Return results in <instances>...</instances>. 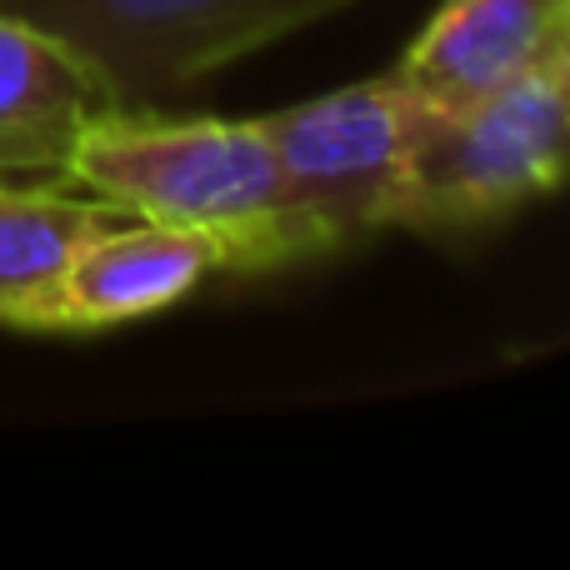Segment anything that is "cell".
<instances>
[{
  "label": "cell",
  "mask_w": 570,
  "mask_h": 570,
  "mask_svg": "<svg viewBox=\"0 0 570 570\" xmlns=\"http://www.w3.org/2000/svg\"><path fill=\"white\" fill-rule=\"evenodd\" d=\"M66 186L126 220L210 230L230 246L236 271L291 261L281 170L261 120L106 110L70 146Z\"/></svg>",
  "instance_id": "obj_1"
},
{
  "label": "cell",
  "mask_w": 570,
  "mask_h": 570,
  "mask_svg": "<svg viewBox=\"0 0 570 570\" xmlns=\"http://www.w3.org/2000/svg\"><path fill=\"white\" fill-rule=\"evenodd\" d=\"M435 116L441 110L395 70L261 116L281 170L291 261L325 256L395 226L405 170Z\"/></svg>",
  "instance_id": "obj_2"
},
{
  "label": "cell",
  "mask_w": 570,
  "mask_h": 570,
  "mask_svg": "<svg viewBox=\"0 0 570 570\" xmlns=\"http://www.w3.org/2000/svg\"><path fill=\"white\" fill-rule=\"evenodd\" d=\"M351 0H0L96 76L106 110H166L206 76Z\"/></svg>",
  "instance_id": "obj_3"
},
{
  "label": "cell",
  "mask_w": 570,
  "mask_h": 570,
  "mask_svg": "<svg viewBox=\"0 0 570 570\" xmlns=\"http://www.w3.org/2000/svg\"><path fill=\"white\" fill-rule=\"evenodd\" d=\"M570 176V96L556 66L441 110L405 170L395 226L465 230L511 216Z\"/></svg>",
  "instance_id": "obj_4"
},
{
  "label": "cell",
  "mask_w": 570,
  "mask_h": 570,
  "mask_svg": "<svg viewBox=\"0 0 570 570\" xmlns=\"http://www.w3.org/2000/svg\"><path fill=\"white\" fill-rule=\"evenodd\" d=\"M220 271H236V256L210 230L116 220L70 256L66 276L40 311L36 335H86L146 321L186 301Z\"/></svg>",
  "instance_id": "obj_5"
},
{
  "label": "cell",
  "mask_w": 570,
  "mask_h": 570,
  "mask_svg": "<svg viewBox=\"0 0 570 570\" xmlns=\"http://www.w3.org/2000/svg\"><path fill=\"white\" fill-rule=\"evenodd\" d=\"M566 26L570 0H441L395 76L435 110H461L551 66Z\"/></svg>",
  "instance_id": "obj_6"
},
{
  "label": "cell",
  "mask_w": 570,
  "mask_h": 570,
  "mask_svg": "<svg viewBox=\"0 0 570 570\" xmlns=\"http://www.w3.org/2000/svg\"><path fill=\"white\" fill-rule=\"evenodd\" d=\"M96 116V76L46 30L0 16V186L66 180L70 146Z\"/></svg>",
  "instance_id": "obj_7"
},
{
  "label": "cell",
  "mask_w": 570,
  "mask_h": 570,
  "mask_svg": "<svg viewBox=\"0 0 570 570\" xmlns=\"http://www.w3.org/2000/svg\"><path fill=\"white\" fill-rule=\"evenodd\" d=\"M116 220L126 216L66 180L0 186V325L36 335L70 256Z\"/></svg>",
  "instance_id": "obj_8"
},
{
  "label": "cell",
  "mask_w": 570,
  "mask_h": 570,
  "mask_svg": "<svg viewBox=\"0 0 570 570\" xmlns=\"http://www.w3.org/2000/svg\"><path fill=\"white\" fill-rule=\"evenodd\" d=\"M551 66H556V76H561V86H566V96H570V40L561 46V56H556Z\"/></svg>",
  "instance_id": "obj_9"
},
{
  "label": "cell",
  "mask_w": 570,
  "mask_h": 570,
  "mask_svg": "<svg viewBox=\"0 0 570 570\" xmlns=\"http://www.w3.org/2000/svg\"><path fill=\"white\" fill-rule=\"evenodd\" d=\"M566 40H570V26H566Z\"/></svg>",
  "instance_id": "obj_10"
}]
</instances>
